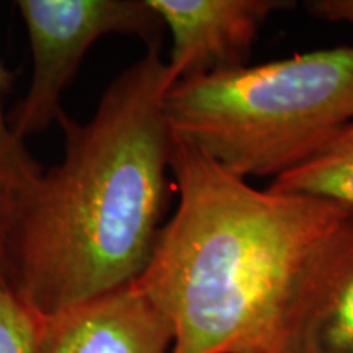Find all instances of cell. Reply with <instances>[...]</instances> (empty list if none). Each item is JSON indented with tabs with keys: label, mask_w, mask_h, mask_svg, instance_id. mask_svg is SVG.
<instances>
[{
	"label": "cell",
	"mask_w": 353,
	"mask_h": 353,
	"mask_svg": "<svg viewBox=\"0 0 353 353\" xmlns=\"http://www.w3.org/2000/svg\"><path fill=\"white\" fill-rule=\"evenodd\" d=\"M12 83V76L0 64V193L15 203L37 183L41 169L26 151L23 141L17 138L3 113V95Z\"/></svg>",
	"instance_id": "9"
},
{
	"label": "cell",
	"mask_w": 353,
	"mask_h": 353,
	"mask_svg": "<svg viewBox=\"0 0 353 353\" xmlns=\"http://www.w3.org/2000/svg\"><path fill=\"white\" fill-rule=\"evenodd\" d=\"M281 353H353V218L312 263Z\"/></svg>",
	"instance_id": "7"
},
{
	"label": "cell",
	"mask_w": 353,
	"mask_h": 353,
	"mask_svg": "<svg viewBox=\"0 0 353 353\" xmlns=\"http://www.w3.org/2000/svg\"><path fill=\"white\" fill-rule=\"evenodd\" d=\"M268 188L353 208V123L303 164L273 179Z\"/></svg>",
	"instance_id": "8"
},
{
	"label": "cell",
	"mask_w": 353,
	"mask_h": 353,
	"mask_svg": "<svg viewBox=\"0 0 353 353\" xmlns=\"http://www.w3.org/2000/svg\"><path fill=\"white\" fill-rule=\"evenodd\" d=\"M179 203L138 280L175 330L172 353H281L312 263L353 218L259 190L174 136Z\"/></svg>",
	"instance_id": "2"
},
{
	"label": "cell",
	"mask_w": 353,
	"mask_h": 353,
	"mask_svg": "<svg viewBox=\"0 0 353 353\" xmlns=\"http://www.w3.org/2000/svg\"><path fill=\"white\" fill-rule=\"evenodd\" d=\"M175 330L138 281L39 317L34 353H172Z\"/></svg>",
	"instance_id": "6"
},
{
	"label": "cell",
	"mask_w": 353,
	"mask_h": 353,
	"mask_svg": "<svg viewBox=\"0 0 353 353\" xmlns=\"http://www.w3.org/2000/svg\"><path fill=\"white\" fill-rule=\"evenodd\" d=\"M13 201L0 193V290L10 286V228Z\"/></svg>",
	"instance_id": "11"
},
{
	"label": "cell",
	"mask_w": 353,
	"mask_h": 353,
	"mask_svg": "<svg viewBox=\"0 0 353 353\" xmlns=\"http://www.w3.org/2000/svg\"><path fill=\"white\" fill-rule=\"evenodd\" d=\"M17 7L33 52L32 83L10 118L21 141L59 120L61 94L97 39L130 34L151 48L162 32L148 0H20Z\"/></svg>",
	"instance_id": "4"
},
{
	"label": "cell",
	"mask_w": 353,
	"mask_h": 353,
	"mask_svg": "<svg viewBox=\"0 0 353 353\" xmlns=\"http://www.w3.org/2000/svg\"><path fill=\"white\" fill-rule=\"evenodd\" d=\"M172 134L231 174H285L353 123V44L175 82Z\"/></svg>",
	"instance_id": "3"
},
{
	"label": "cell",
	"mask_w": 353,
	"mask_h": 353,
	"mask_svg": "<svg viewBox=\"0 0 353 353\" xmlns=\"http://www.w3.org/2000/svg\"><path fill=\"white\" fill-rule=\"evenodd\" d=\"M306 8L321 20L353 23V0H311Z\"/></svg>",
	"instance_id": "12"
},
{
	"label": "cell",
	"mask_w": 353,
	"mask_h": 353,
	"mask_svg": "<svg viewBox=\"0 0 353 353\" xmlns=\"http://www.w3.org/2000/svg\"><path fill=\"white\" fill-rule=\"evenodd\" d=\"M39 317L12 288L0 290V353H34Z\"/></svg>",
	"instance_id": "10"
},
{
	"label": "cell",
	"mask_w": 353,
	"mask_h": 353,
	"mask_svg": "<svg viewBox=\"0 0 353 353\" xmlns=\"http://www.w3.org/2000/svg\"><path fill=\"white\" fill-rule=\"evenodd\" d=\"M174 83L151 46L90 121L61 113L63 162L15 203L10 228V286L38 317L130 285L148 267L165 205Z\"/></svg>",
	"instance_id": "1"
},
{
	"label": "cell",
	"mask_w": 353,
	"mask_h": 353,
	"mask_svg": "<svg viewBox=\"0 0 353 353\" xmlns=\"http://www.w3.org/2000/svg\"><path fill=\"white\" fill-rule=\"evenodd\" d=\"M172 37L175 82L247 68L260 30L285 0H148Z\"/></svg>",
	"instance_id": "5"
}]
</instances>
